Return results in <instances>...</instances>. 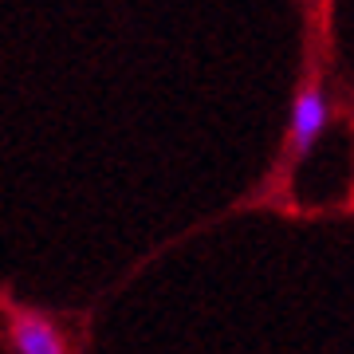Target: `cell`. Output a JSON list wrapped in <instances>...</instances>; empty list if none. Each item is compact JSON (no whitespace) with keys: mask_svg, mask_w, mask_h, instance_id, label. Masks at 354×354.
<instances>
[{"mask_svg":"<svg viewBox=\"0 0 354 354\" xmlns=\"http://www.w3.org/2000/svg\"><path fill=\"white\" fill-rule=\"evenodd\" d=\"M330 127V102L327 91L315 75L307 79L295 102H291V118H288V158L291 162H304L307 153L315 150V142L323 138V130Z\"/></svg>","mask_w":354,"mask_h":354,"instance_id":"6da1fadb","label":"cell"},{"mask_svg":"<svg viewBox=\"0 0 354 354\" xmlns=\"http://www.w3.org/2000/svg\"><path fill=\"white\" fill-rule=\"evenodd\" d=\"M4 319H8V346H12V354H67L64 330L55 327L44 311L8 304Z\"/></svg>","mask_w":354,"mask_h":354,"instance_id":"7a4b0ae2","label":"cell"}]
</instances>
